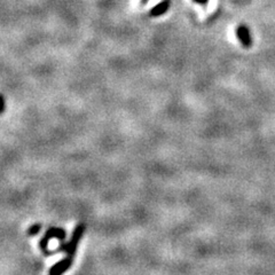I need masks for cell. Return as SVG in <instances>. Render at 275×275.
<instances>
[{
	"mask_svg": "<svg viewBox=\"0 0 275 275\" xmlns=\"http://www.w3.org/2000/svg\"><path fill=\"white\" fill-rule=\"evenodd\" d=\"M72 260H74V257L67 256V258L60 260V262L55 263L53 266L51 267L50 270V275H62L63 273L67 272V271L70 269L72 265Z\"/></svg>",
	"mask_w": 275,
	"mask_h": 275,
	"instance_id": "cell-3",
	"label": "cell"
},
{
	"mask_svg": "<svg viewBox=\"0 0 275 275\" xmlns=\"http://www.w3.org/2000/svg\"><path fill=\"white\" fill-rule=\"evenodd\" d=\"M40 229H41V225L40 224H34V225L31 226L29 229H28V235H30V236L37 235L38 233L40 232Z\"/></svg>",
	"mask_w": 275,
	"mask_h": 275,
	"instance_id": "cell-6",
	"label": "cell"
},
{
	"mask_svg": "<svg viewBox=\"0 0 275 275\" xmlns=\"http://www.w3.org/2000/svg\"><path fill=\"white\" fill-rule=\"evenodd\" d=\"M6 108V102H5V97H3L2 94H0V114H2L5 111Z\"/></svg>",
	"mask_w": 275,
	"mask_h": 275,
	"instance_id": "cell-7",
	"label": "cell"
},
{
	"mask_svg": "<svg viewBox=\"0 0 275 275\" xmlns=\"http://www.w3.org/2000/svg\"><path fill=\"white\" fill-rule=\"evenodd\" d=\"M65 236H67V234H65V231L63 228H61V227L48 228L39 242V246H40L41 251L46 253V255H50L51 252L47 250L48 242H50L52 239H58V240H60V241H64Z\"/></svg>",
	"mask_w": 275,
	"mask_h": 275,
	"instance_id": "cell-2",
	"label": "cell"
},
{
	"mask_svg": "<svg viewBox=\"0 0 275 275\" xmlns=\"http://www.w3.org/2000/svg\"><path fill=\"white\" fill-rule=\"evenodd\" d=\"M85 233V225L84 224H79L77 227L74 229V233H72L70 241L68 243H61L60 246H59V251H64L68 256L75 257L76 250H77V246L81 242V240L83 238Z\"/></svg>",
	"mask_w": 275,
	"mask_h": 275,
	"instance_id": "cell-1",
	"label": "cell"
},
{
	"mask_svg": "<svg viewBox=\"0 0 275 275\" xmlns=\"http://www.w3.org/2000/svg\"><path fill=\"white\" fill-rule=\"evenodd\" d=\"M236 36H238L239 40L241 41V44L244 47H250L252 45V39H251V34H250L249 28L246 26H239L236 28Z\"/></svg>",
	"mask_w": 275,
	"mask_h": 275,
	"instance_id": "cell-4",
	"label": "cell"
},
{
	"mask_svg": "<svg viewBox=\"0 0 275 275\" xmlns=\"http://www.w3.org/2000/svg\"><path fill=\"white\" fill-rule=\"evenodd\" d=\"M193 1L200 3V5H205V3H207L209 0H193Z\"/></svg>",
	"mask_w": 275,
	"mask_h": 275,
	"instance_id": "cell-8",
	"label": "cell"
},
{
	"mask_svg": "<svg viewBox=\"0 0 275 275\" xmlns=\"http://www.w3.org/2000/svg\"><path fill=\"white\" fill-rule=\"evenodd\" d=\"M168 9H169V1H163L161 3H158L157 6H155L154 8L151 10V15L159 16L162 15V14L168 12Z\"/></svg>",
	"mask_w": 275,
	"mask_h": 275,
	"instance_id": "cell-5",
	"label": "cell"
}]
</instances>
